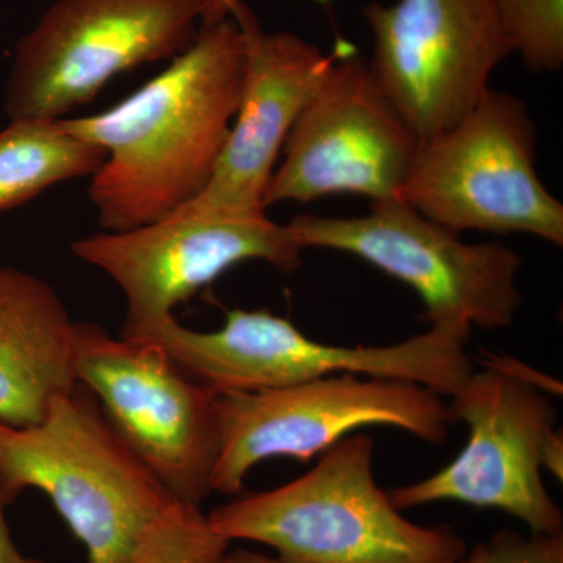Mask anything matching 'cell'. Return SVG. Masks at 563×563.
I'll return each mask as SVG.
<instances>
[{
	"label": "cell",
	"instance_id": "1",
	"mask_svg": "<svg viewBox=\"0 0 563 563\" xmlns=\"http://www.w3.org/2000/svg\"><path fill=\"white\" fill-rule=\"evenodd\" d=\"M243 76L242 29L228 16L202 24L168 68L118 106L60 120L107 152L88 188L103 232L161 221L201 195L231 132Z\"/></svg>",
	"mask_w": 563,
	"mask_h": 563
},
{
	"label": "cell",
	"instance_id": "2",
	"mask_svg": "<svg viewBox=\"0 0 563 563\" xmlns=\"http://www.w3.org/2000/svg\"><path fill=\"white\" fill-rule=\"evenodd\" d=\"M373 463V440L351 433L298 479L240 493L207 517L229 542L265 544L282 563H461L462 537L407 520L377 485Z\"/></svg>",
	"mask_w": 563,
	"mask_h": 563
},
{
	"label": "cell",
	"instance_id": "3",
	"mask_svg": "<svg viewBox=\"0 0 563 563\" xmlns=\"http://www.w3.org/2000/svg\"><path fill=\"white\" fill-rule=\"evenodd\" d=\"M0 487L13 504L35 488L87 550V563H128L174 499L128 450L98 399L77 385L29 428L0 422Z\"/></svg>",
	"mask_w": 563,
	"mask_h": 563
},
{
	"label": "cell",
	"instance_id": "4",
	"mask_svg": "<svg viewBox=\"0 0 563 563\" xmlns=\"http://www.w3.org/2000/svg\"><path fill=\"white\" fill-rule=\"evenodd\" d=\"M472 332L439 324L387 346H336L310 339L268 310L233 309L218 331H192L168 317L129 339L161 344L188 376L217 393L266 390L358 374L453 396L474 372L466 352Z\"/></svg>",
	"mask_w": 563,
	"mask_h": 563
},
{
	"label": "cell",
	"instance_id": "5",
	"mask_svg": "<svg viewBox=\"0 0 563 563\" xmlns=\"http://www.w3.org/2000/svg\"><path fill=\"white\" fill-rule=\"evenodd\" d=\"M444 396L421 385L335 374L257 391L217 393L213 493L236 496L262 462H309L363 428H395L443 444L454 421Z\"/></svg>",
	"mask_w": 563,
	"mask_h": 563
},
{
	"label": "cell",
	"instance_id": "6",
	"mask_svg": "<svg viewBox=\"0 0 563 563\" xmlns=\"http://www.w3.org/2000/svg\"><path fill=\"white\" fill-rule=\"evenodd\" d=\"M401 201L455 233H526L563 244V206L537 173L525 102L493 90L457 124L421 144Z\"/></svg>",
	"mask_w": 563,
	"mask_h": 563
},
{
	"label": "cell",
	"instance_id": "7",
	"mask_svg": "<svg viewBox=\"0 0 563 563\" xmlns=\"http://www.w3.org/2000/svg\"><path fill=\"white\" fill-rule=\"evenodd\" d=\"M210 0H55L14 51L10 120H63L113 77L173 60L195 41Z\"/></svg>",
	"mask_w": 563,
	"mask_h": 563
},
{
	"label": "cell",
	"instance_id": "8",
	"mask_svg": "<svg viewBox=\"0 0 563 563\" xmlns=\"http://www.w3.org/2000/svg\"><path fill=\"white\" fill-rule=\"evenodd\" d=\"M74 373L141 465L174 499L201 506L213 493L217 391L188 376L161 344L76 322Z\"/></svg>",
	"mask_w": 563,
	"mask_h": 563
},
{
	"label": "cell",
	"instance_id": "9",
	"mask_svg": "<svg viewBox=\"0 0 563 563\" xmlns=\"http://www.w3.org/2000/svg\"><path fill=\"white\" fill-rule=\"evenodd\" d=\"M287 225L302 251L346 252L412 288L429 325L507 329L523 301L512 247L462 242L401 199L373 202L365 217L299 214Z\"/></svg>",
	"mask_w": 563,
	"mask_h": 563
},
{
	"label": "cell",
	"instance_id": "10",
	"mask_svg": "<svg viewBox=\"0 0 563 563\" xmlns=\"http://www.w3.org/2000/svg\"><path fill=\"white\" fill-rule=\"evenodd\" d=\"M454 421L468 429L461 454L439 472L388 490L396 509L461 503L496 509L533 533H562L563 512L543 481L542 448L555 429L554 404L542 388L487 365L450 396Z\"/></svg>",
	"mask_w": 563,
	"mask_h": 563
},
{
	"label": "cell",
	"instance_id": "11",
	"mask_svg": "<svg viewBox=\"0 0 563 563\" xmlns=\"http://www.w3.org/2000/svg\"><path fill=\"white\" fill-rule=\"evenodd\" d=\"M421 141L377 84L368 62L351 47L333 63L292 125L265 207L358 195L399 199Z\"/></svg>",
	"mask_w": 563,
	"mask_h": 563
},
{
	"label": "cell",
	"instance_id": "12",
	"mask_svg": "<svg viewBox=\"0 0 563 563\" xmlns=\"http://www.w3.org/2000/svg\"><path fill=\"white\" fill-rule=\"evenodd\" d=\"M70 251L106 273L125 298L121 336H135L240 263L261 261L282 274L301 266L302 250L287 224L268 214L233 217L180 209L124 232L76 240Z\"/></svg>",
	"mask_w": 563,
	"mask_h": 563
},
{
	"label": "cell",
	"instance_id": "13",
	"mask_svg": "<svg viewBox=\"0 0 563 563\" xmlns=\"http://www.w3.org/2000/svg\"><path fill=\"white\" fill-rule=\"evenodd\" d=\"M377 84L422 143L481 101L514 54L493 0H398L363 10Z\"/></svg>",
	"mask_w": 563,
	"mask_h": 563
},
{
	"label": "cell",
	"instance_id": "14",
	"mask_svg": "<svg viewBox=\"0 0 563 563\" xmlns=\"http://www.w3.org/2000/svg\"><path fill=\"white\" fill-rule=\"evenodd\" d=\"M231 16L244 38L239 109L209 184L184 209L251 217L266 213V188L292 125L352 44L339 40L324 52L295 33L265 32L243 0Z\"/></svg>",
	"mask_w": 563,
	"mask_h": 563
},
{
	"label": "cell",
	"instance_id": "15",
	"mask_svg": "<svg viewBox=\"0 0 563 563\" xmlns=\"http://www.w3.org/2000/svg\"><path fill=\"white\" fill-rule=\"evenodd\" d=\"M74 328L46 280L0 268V422L29 428L77 387Z\"/></svg>",
	"mask_w": 563,
	"mask_h": 563
},
{
	"label": "cell",
	"instance_id": "16",
	"mask_svg": "<svg viewBox=\"0 0 563 563\" xmlns=\"http://www.w3.org/2000/svg\"><path fill=\"white\" fill-rule=\"evenodd\" d=\"M107 152L77 139L60 120H10L0 131V214L55 185L92 176Z\"/></svg>",
	"mask_w": 563,
	"mask_h": 563
},
{
	"label": "cell",
	"instance_id": "17",
	"mask_svg": "<svg viewBox=\"0 0 563 563\" xmlns=\"http://www.w3.org/2000/svg\"><path fill=\"white\" fill-rule=\"evenodd\" d=\"M229 548L201 506L173 501L141 533L128 563H222Z\"/></svg>",
	"mask_w": 563,
	"mask_h": 563
},
{
	"label": "cell",
	"instance_id": "18",
	"mask_svg": "<svg viewBox=\"0 0 563 563\" xmlns=\"http://www.w3.org/2000/svg\"><path fill=\"white\" fill-rule=\"evenodd\" d=\"M504 35L532 73L563 65V0H493Z\"/></svg>",
	"mask_w": 563,
	"mask_h": 563
},
{
	"label": "cell",
	"instance_id": "19",
	"mask_svg": "<svg viewBox=\"0 0 563 563\" xmlns=\"http://www.w3.org/2000/svg\"><path fill=\"white\" fill-rule=\"evenodd\" d=\"M461 563H563V532L525 536L499 529L466 550Z\"/></svg>",
	"mask_w": 563,
	"mask_h": 563
},
{
	"label": "cell",
	"instance_id": "20",
	"mask_svg": "<svg viewBox=\"0 0 563 563\" xmlns=\"http://www.w3.org/2000/svg\"><path fill=\"white\" fill-rule=\"evenodd\" d=\"M9 506L10 503L7 501L2 487H0V563H49L21 553L11 537L9 521H7L5 510Z\"/></svg>",
	"mask_w": 563,
	"mask_h": 563
},
{
	"label": "cell",
	"instance_id": "21",
	"mask_svg": "<svg viewBox=\"0 0 563 563\" xmlns=\"http://www.w3.org/2000/svg\"><path fill=\"white\" fill-rule=\"evenodd\" d=\"M542 470L553 474L555 479H563V437L562 432L553 429L548 433L542 448Z\"/></svg>",
	"mask_w": 563,
	"mask_h": 563
},
{
	"label": "cell",
	"instance_id": "22",
	"mask_svg": "<svg viewBox=\"0 0 563 563\" xmlns=\"http://www.w3.org/2000/svg\"><path fill=\"white\" fill-rule=\"evenodd\" d=\"M222 563H282L276 555L258 553V551L244 550V548H229Z\"/></svg>",
	"mask_w": 563,
	"mask_h": 563
},
{
	"label": "cell",
	"instance_id": "23",
	"mask_svg": "<svg viewBox=\"0 0 563 563\" xmlns=\"http://www.w3.org/2000/svg\"><path fill=\"white\" fill-rule=\"evenodd\" d=\"M239 2H242V0H210L209 10H207L202 24H211V22H218L231 16L232 10L235 9ZM314 2L329 5L331 0H314Z\"/></svg>",
	"mask_w": 563,
	"mask_h": 563
}]
</instances>
